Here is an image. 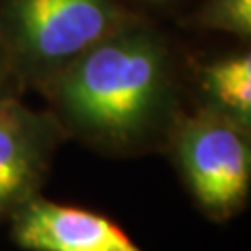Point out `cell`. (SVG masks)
<instances>
[{"label": "cell", "mask_w": 251, "mask_h": 251, "mask_svg": "<svg viewBox=\"0 0 251 251\" xmlns=\"http://www.w3.org/2000/svg\"><path fill=\"white\" fill-rule=\"evenodd\" d=\"M23 251H145L113 218L36 195L9 218Z\"/></svg>", "instance_id": "5"}, {"label": "cell", "mask_w": 251, "mask_h": 251, "mask_svg": "<svg viewBox=\"0 0 251 251\" xmlns=\"http://www.w3.org/2000/svg\"><path fill=\"white\" fill-rule=\"evenodd\" d=\"M23 88L15 75V69L11 65V59L6 54V49L0 40V99L2 97H21Z\"/></svg>", "instance_id": "8"}, {"label": "cell", "mask_w": 251, "mask_h": 251, "mask_svg": "<svg viewBox=\"0 0 251 251\" xmlns=\"http://www.w3.org/2000/svg\"><path fill=\"white\" fill-rule=\"evenodd\" d=\"M184 65L168 34L138 15L38 92L75 138L107 155L163 151L184 111Z\"/></svg>", "instance_id": "1"}, {"label": "cell", "mask_w": 251, "mask_h": 251, "mask_svg": "<svg viewBox=\"0 0 251 251\" xmlns=\"http://www.w3.org/2000/svg\"><path fill=\"white\" fill-rule=\"evenodd\" d=\"M136 2H140V4H147V6H168V4H172V2H176V0H136Z\"/></svg>", "instance_id": "9"}, {"label": "cell", "mask_w": 251, "mask_h": 251, "mask_svg": "<svg viewBox=\"0 0 251 251\" xmlns=\"http://www.w3.org/2000/svg\"><path fill=\"white\" fill-rule=\"evenodd\" d=\"M67 138L49 109H31L21 97L0 99V222L40 195L52 159Z\"/></svg>", "instance_id": "4"}, {"label": "cell", "mask_w": 251, "mask_h": 251, "mask_svg": "<svg viewBox=\"0 0 251 251\" xmlns=\"http://www.w3.org/2000/svg\"><path fill=\"white\" fill-rule=\"evenodd\" d=\"M197 105L251 132V54L239 50L188 61Z\"/></svg>", "instance_id": "6"}, {"label": "cell", "mask_w": 251, "mask_h": 251, "mask_svg": "<svg viewBox=\"0 0 251 251\" xmlns=\"http://www.w3.org/2000/svg\"><path fill=\"white\" fill-rule=\"evenodd\" d=\"M182 25L195 31H214L249 42L251 38V0H203Z\"/></svg>", "instance_id": "7"}, {"label": "cell", "mask_w": 251, "mask_h": 251, "mask_svg": "<svg viewBox=\"0 0 251 251\" xmlns=\"http://www.w3.org/2000/svg\"><path fill=\"white\" fill-rule=\"evenodd\" d=\"M163 153L214 222L239 216L251 195V132L201 107L184 109Z\"/></svg>", "instance_id": "3"}, {"label": "cell", "mask_w": 251, "mask_h": 251, "mask_svg": "<svg viewBox=\"0 0 251 251\" xmlns=\"http://www.w3.org/2000/svg\"><path fill=\"white\" fill-rule=\"evenodd\" d=\"M138 11L120 0H0V40L25 90H40Z\"/></svg>", "instance_id": "2"}]
</instances>
